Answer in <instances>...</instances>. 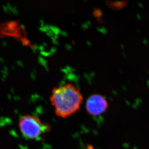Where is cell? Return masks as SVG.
Instances as JSON below:
<instances>
[{
  "mask_svg": "<svg viewBox=\"0 0 149 149\" xmlns=\"http://www.w3.org/2000/svg\"><path fill=\"white\" fill-rule=\"evenodd\" d=\"M50 101L56 115L66 118L79 110L83 96L77 87L67 83L53 89Z\"/></svg>",
  "mask_w": 149,
  "mask_h": 149,
  "instance_id": "6da1fadb",
  "label": "cell"
},
{
  "mask_svg": "<svg viewBox=\"0 0 149 149\" xmlns=\"http://www.w3.org/2000/svg\"><path fill=\"white\" fill-rule=\"evenodd\" d=\"M22 134L29 139H36L45 132L48 127L42 122L39 118L29 115L22 117L19 123Z\"/></svg>",
  "mask_w": 149,
  "mask_h": 149,
  "instance_id": "7a4b0ae2",
  "label": "cell"
},
{
  "mask_svg": "<svg viewBox=\"0 0 149 149\" xmlns=\"http://www.w3.org/2000/svg\"><path fill=\"white\" fill-rule=\"evenodd\" d=\"M108 103L107 100L100 94H94L89 97L86 102L87 112L92 116H99L107 110Z\"/></svg>",
  "mask_w": 149,
  "mask_h": 149,
  "instance_id": "3957f363",
  "label": "cell"
}]
</instances>
